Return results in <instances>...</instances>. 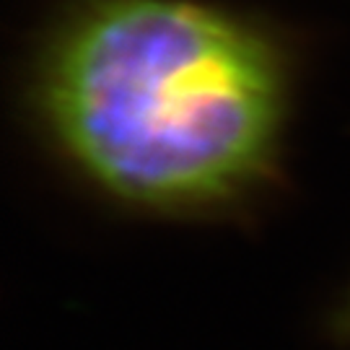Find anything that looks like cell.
<instances>
[{
  "label": "cell",
  "instance_id": "2",
  "mask_svg": "<svg viewBox=\"0 0 350 350\" xmlns=\"http://www.w3.org/2000/svg\"><path fill=\"white\" fill-rule=\"evenodd\" d=\"M325 335L338 348L350 350V283L329 306L325 317Z\"/></svg>",
  "mask_w": 350,
  "mask_h": 350
},
{
  "label": "cell",
  "instance_id": "1",
  "mask_svg": "<svg viewBox=\"0 0 350 350\" xmlns=\"http://www.w3.org/2000/svg\"><path fill=\"white\" fill-rule=\"evenodd\" d=\"M301 50L213 0H65L21 73L29 133L107 211L250 226L288 189Z\"/></svg>",
  "mask_w": 350,
  "mask_h": 350
}]
</instances>
